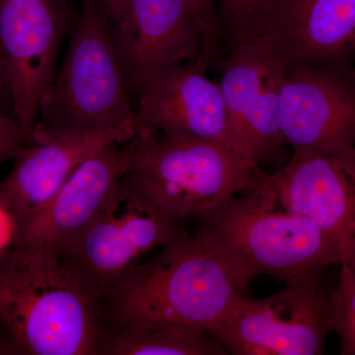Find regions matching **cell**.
Returning <instances> with one entry per match:
<instances>
[{"mask_svg": "<svg viewBox=\"0 0 355 355\" xmlns=\"http://www.w3.org/2000/svg\"><path fill=\"white\" fill-rule=\"evenodd\" d=\"M0 114H6L13 118L12 93H11L10 79L8 69L1 46H0Z\"/></svg>", "mask_w": 355, "mask_h": 355, "instance_id": "obj_22", "label": "cell"}, {"mask_svg": "<svg viewBox=\"0 0 355 355\" xmlns=\"http://www.w3.org/2000/svg\"><path fill=\"white\" fill-rule=\"evenodd\" d=\"M139 133L88 158L42 207L10 221L12 243L60 256L135 167Z\"/></svg>", "mask_w": 355, "mask_h": 355, "instance_id": "obj_9", "label": "cell"}, {"mask_svg": "<svg viewBox=\"0 0 355 355\" xmlns=\"http://www.w3.org/2000/svg\"><path fill=\"white\" fill-rule=\"evenodd\" d=\"M135 167L137 187L168 216L181 223L202 218L246 191L256 169L232 147L142 130Z\"/></svg>", "mask_w": 355, "mask_h": 355, "instance_id": "obj_5", "label": "cell"}, {"mask_svg": "<svg viewBox=\"0 0 355 355\" xmlns=\"http://www.w3.org/2000/svg\"><path fill=\"white\" fill-rule=\"evenodd\" d=\"M268 0H217L219 41L228 53L242 42L254 38L257 24Z\"/></svg>", "mask_w": 355, "mask_h": 355, "instance_id": "obj_18", "label": "cell"}, {"mask_svg": "<svg viewBox=\"0 0 355 355\" xmlns=\"http://www.w3.org/2000/svg\"><path fill=\"white\" fill-rule=\"evenodd\" d=\"M342 263L347 266L355 279V237L347 243L343 250Z\"/></svg>", "mask_w": 355, "mask_h": 355, "instance_id": "obj_24", "label": "cell"}, {"mask_svg": "<svg viewBox=\"0 0 355 355\" xmlns=\"http://www.w3.org/2000/svg\"><path fill=\"white\" fill-rule=\"evenodd\" d=\"M254 277L205 226L186 225L103 294L102 328L177 323L210 333Z\"/></svg>", "mask_w": 355, "mask_h": 355, "instance_id": "obj_1", "label": "cell"}, {"mask_svg": "<svg viewBox=\"0 0 355 355\" xmlns=\"http://www.w3.org/2000/svg\"><path fill=\"white\" fill-rule=\"evenodd\" d=\"M254 38L286 72L350 62L355 0H268Z\"/></svg>", "mask_w": 355, "mask_h": 355, "instance_id": "obj_13", "label": "cell"}, {"mask_svg": "<svg viewBox=\"0 0 355 355\" xmlns=\"http://www.w3.org/2000/svg\"><path fill=\"white\" fill-rule=\"evenodd\" d=\"M205 70L193 60L147 84L137 112L139 132L210 140L237 150L220 86L210 80Z\"/></svg>", "mask_w": 355, "mask_h": 355, "instance_id": "obj_15", "label": "cell"}, {"mask_svg": "<svg viewBox=\"0 0 355 355\" xmlns=\"http://www.w3.org/2000/svg\"><path fill=\"white\" fill-rule=\"evenodd\" d=\"M108 24H114L123 19L130 10L132 0H100Z\"/></svg>", "mask_w": 355, "mask_h": 355, "instance_id": "obj_23", "label": "cell"}, {"mask_svg": "<svg viewBox=\"0 0 355 355\" xmlns=\"http://www.w3.org/2000/svg\"><path fill=\"white\" fill-rule=\"evenodd\" d=\"M55 3L60 4V6H67L69 2L73 1V0H53ZM81 1H85V0H81Z\"/></svg>", "mask_w": 355, "mask_h": 355, "instance_id": "obj_25", "label": "cell"}, {"mask_svg": "<svg viewBox=\"0 0 355 355\" xmlns=\"http://www.w3.org/2000/svg\"><path fill=\"white\" fill-rule=\"evenodd\" d=\"M128 173L60 254L102 295L186 226L159 209Z\"/></svg>", "mask_w": 355, "mask_h": 355, "instance_id": "obj_7", "label": "cell"}, {"mask_svg": "<svg viewBox=\"0 0 355 355\" xmlns=\"http://www.w3.org/2000/svg\"><path fill=\"white\" fill-rule=\"evenodd\" d=\"M64 7L53 0H0V46L14 116L31 139L42 96L57 76L58 53L67 28Z\"/></svg>", "mask_w": 355, "mask_h": 355, "instance_id": "obj_10", "label": "cell"}, {"mask_svg": "<svg viewBox=\"0 0 355 355\" xmlns=\"http://www.w3.org/2000/svg\"><path fill=\"white\" fill-rule=\"evenodd\" d=\"M261 175L282 207L315 222L343 253L355 237V147L335 153L293 154L279 171Z\"/></svg>", "mask_w": 355, "mask_h": 355, "instance_id": "obj_14", "label": "cell"}, {"mask_svg": "<svg viewBox=\"0 0 355 355\" xmlns=\"http://www.w3.org/2000/svg\"><path fill=\"white\" fill-rule=\"evenodd\" d=\"M280 128L293 154L340 153L355 147V67L350 62L286 72Z\"/></svg>", "mask_w": 355, "mask_h": 355, "instance_id": "obj_8", "label": "cell"}, {"mask_svg": "<svg viewBox=\"0 0 355 355\" xmlns=\"http://www.w3.org/2000/svg\"><path fill=\"white\" fill-rule=\"evenodd\" d=\"M191 2L202 28V50L197 62L207 69L220 60L217 0H191Z\"/></svg>", "mask_w": 355, "mask_h": 355, "instance_id": "obj_20", "label": "cell"}, {"mask_svg": "<svg viewBox=\"0 0 355 355\" xmlns=\"http://www.w3.org/2000/svg\"><path fill=\"white\" fill-rule=\"evenodd\" d=\"M323 272L306 275L263 299L243 296L210 331L228 354L319 355L331 331Z\"/></svg>", "mask_w": 355, "mask_h": 355, "instance_id": "obj_6", "label": "cell"}, {"mask_svg": "<svg viewBox=\"0 0 355 355\" xmlns=\"http://www.w3.org/2000/svg\"><path fill=\"white\" fill-rule=\"evenodd\" d=\"M336 286L331 291V331L340 342V354L355 355V279L340 263Z\"/></svg>", "mask_w": 355, "mask_h": 355, "instance_id": "obj_19", "label": "cell"}, {"mask_svg": "<svg viewBox=\"0 0 355 355\" xmlns=\"http://www.w3.org/2000/svg\"><path fill=\"white\" fill-rule=\"evenodd\" d=\"M137 119L100 0H85L62 69L40 102L34 140L102 132Z\"/></svg>", "mask_w": 355, "mask_h": 355, "instance_id": "obj_3", "label": "cell"}, {"mask_svg": "<svg viewBox=\"0 0 355 355\" xmlns=\"http://www.w3.org/2000/svg\"><path fill=\"white\" fill-rule=\"evenodd\" d=\"M32 139L15 118L0 114V164L14 159Z\"/></svg>", "mask_w": 355, "mask_h": 355, "instance_id": "obj_21", "label": "cell"}, {"mask_svg": "<svg viewBox=\"0 0 355 355\" xmlns=\"http://www.w3.org/2000/svg\"><path fill=\"white\" fill-rule=\"evenodd\" d=\"M216 336L177 323L103 327L96 355H226Z\"/></svg>", "mask_w": 355, "mask_h": 355, "instance_id": "obj_17", "label": "cell"}, {"mask_svg": "<svg viewBox=\"0 0 355 355\" xmlns=\"http://www.w3.org/2000/svg\"><path fill=\"white\" fill-rule=\"evenodd\" d=\"M135 120L102 132L34 140L14 158L12 170L0 182V210L11 221L42 207L91 156L135 137Z\"/></svg>", "mask_w": 355, "mask_h": 355, "instance_id": "obj_16", "label": "cell"}, {"mask_svg": "<svg viewBox=\"0 0 355 355\" xmlns=\"http://www.w3.org/2000/svg\"><path fill=\"white\" fill-rule=\"evenodd\" d=\"M260 167L246 195L233 198L200 218L254 277L280 282L340 266V245L315 222L280 205Z\"/></svg>", "mask_w": 355, "mask_h": 355, "instance_id": "obj_4", "label": "cell"}, {"mask_svg": "<svg viewBox=\"0 0 355 355\" xmlns=\"http://www.w3.org/2000/svg\"><path fill=\"white\" fill-rule=\"evenodd\" d=\"M110 30L127 86L140 93L167 70L197 60L202 28L191 0H132Z\"/></svg>", "mask_w": 355, "mask_h": 355, "instance_id": "obj_12", "label": "cell"}, {"mask_svg": "<svg viewBox=\"0 0 355 355\" xmlns=\"http://www.w3.org/2000/svg\"><path fill=\"white\" fill-rule=\"evenodd\" d=\"M223 94L236 148L256 167L286 144L280 128L286 71L260 39L238 44L220 62Z\"/></svg>", "mask_w": 355, "mask_h": 355, "instance_id": "obj_11", "label": "cell"}, {"mask_svg": "<svg viewBox=\"0 0 355 355\" xmlns=\"http://www.w3.org/2000/svg\"><path fill=\"white\" fill-rule=\"evenodd\" d=\"M102 318L101 291L58 254L0 252V324L20 354L96 355Z\"/></svg>", "mask_w": 355, "mask_h": 355, "instance_id": "obj_2", "label": "cell"}]
</instances>
